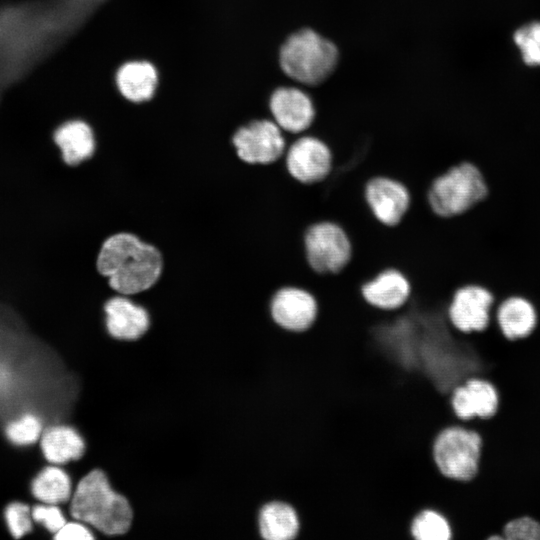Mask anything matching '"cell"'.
I'll list each match as a JSON object with an SVG mask.
<instances>
[{
    "label": "cell",
    "instance_id": "obj_1",
    "mask_svg": "<svg viewBox=\"0 0 540 540\" xmlns=\"http://www.w3.org/2000/svg\"><path fill=\"white\" fill-rule=\"evenodd\" d=\"M164 258L160 249L129 231L108 236L101 244L96 269L116 294L135 296L160 279Z\"/></svg>",
    "mask_w": 540,
    "mask_h": 540
},
{
    "label": "cell",
    "instance_id": "obj_2",
    "mask_svg": "<svg viewBox=\"0 0 540 540\" xmlns=\"http://www.w3.org/2000/svg\"><path fill=\"white\" fill-rule=\"evenodd\" d=\"M71 519L106 537L124 536L133 522L129 499L115 489L107 473L94 468L77 480L69 501Z\"/></svg>",
    "mask_w": 540,
    "mask_h": 540
},
{
    "label": "cell",
    "instance_id": "obj_3",
    "mask_svg": "<svg viewBox=\"0 0 540 540\" xmlns=\"http://www.w3.org/2000/svg\"><path fill=\"white\" fill-rule=\"evenodd\" d=\"M339 53L335 44L310 28L291 34L279 50V65L297 83L316 86L335 70Z\"/></svg>",
    "mask_w": 540,
    "mask_h": 540
},
{
    "label": "cell",
    "instance_id": "obj_4",
    "mask_svg": "<svg viewBox=\"0 0 540 540\" xmlns=\"http://www.w3.org/2000/svg\"><path fill=\"white\" fill-rule=\"evenodd\" d=\"M487 193L488 186L481 170L472 162L462 161L434 178L427 199L436 215L449 218L466 213Z\"/></svg>",
    "mask_w": 540,
    "mask_h": 540
},
{
    "label": "cell",
    "instance_id": "obj_5",
    "mask_svg": "<svg viewBox=\"0 0 540 540\" xmlns=\"http://www.w3.org/2000/svg\"><path fill=\"white\" fill-rule=\"evenodd\" d=\"M482 438L478 432L460 425L443 429L433 445L434 461L451 479L468 481L478 471Z\"/></svg>",
    "mask_w": 540,
    "mask_h": 540
},
{
    "label": "cell",
    "instance_id": "obj_6",
    "mask_svg": "<svg viewBox=\"0 0 540 540\" xmlns=\"http://www.w3.org/2000/svg\"><path fill=\"white\" fill-rule=\"evenodd\" d=\"M304 248L310 267L317 273H338L348 264L352 244L345 229L330 220L318 221L304 234Z\"/></svg>",
    "mask_w": 540,
    "mask_h": 540
},
{
    "label": "cell",
    "instance_id": "obj_7",
    "mask_svg": "<svg viewBox=\"0 0 540 540\" xmlns=\"http://www.w3.org/2000/svg\"><path fill=\"white\" fill-rule=\"evenodd\" d=\"M238 158L252 165H267L283 158L287 139L270 117L254 118L236 128L231 137Z\"/></svg>",
    "mask_w": 540,
    "mask_h": 540
},
{
    "label": "cell",
    "instance_id": "obj_8",
    "mask_svg": "<svg viewBox=\"0 0 540 540\" xmlns=\"http://www.w3.org/2000/svg\"><path fill=\"white\" fill-rule=\"evenodd\" d=\"M287 148L283 160L289 174L303 184H315L325 180L333 167L332 151L321 138L304 133H285Z\"/></svg>",
    "mask_w": 540,
    "mask_h": 540
},
{
    "label": "cell",
    "instance_id": "obj_9",
    "mask_svg": "<svg viewBox=\"0 0 540 540\" xmlns=\"http://www.w3.org/2000/svg\"><path fill=\"white\" fill-rule=\"evenodd\" d=\"M495 298L483 285L469 283L457 288L448 306L451 324L463 333L485 330L494 314Z\"/></svg>",
    "mask_w": 540,
    "mask_h": 540
},
{
    "label": "cell",
    "instance_id": "obj_10",
    "mask_svg": "<svg viewBox=\"0 0 540 540\" xmlns=\"http://www.w3.org/2000/svg\"><path fill=\"white\" fill-rule=\"evenodd\" d=\"M268 109L270 118L284 133L293 136L306 133L317 116L309 95L293 86L275 89L269 98Z\"/></svg>",
    "mask_w": 540,
    "mask_h": 540
},
{
    "label": "cell",
    "instance_id": "obj_11",
    "mask_svg": "<svg viewBox=\"0 0 540 540\" xmlns=\"http://www.w3.org/2000/svg\"><path fill=\"white\" fill-rule=\"evenodd\" d=\"M270 313L274 322L283 329L302 332L315 322L318 304L308 290L299 286L285 285L273 294Z\"/></svg>",
    "mask_w": 540,
    "mask_h": 540
},
{
    "label": "cell",
    "instance_id": "obj_12",
    "mask_svg": "<svg viewBox=\"0 0 540 540\" xmlns=\"http://www.w3.org/2000/svg\"><path fill=\"white\" fill-rule=\"evenodd\" d=\"M107 333L119 341H136L150 328L151 317L147 308L131 296L114 294L103 305Z\"/></svg>",
    "mask_w": 540,
    "mask_h": 540
},
{
    "label": "cell",
    "instance_id": "obj_13",
    "mask_svg": "<svg viewBox=\"0 0 540 540\" xmlns=\"http://www.w3.org/2000/svg\"><path fill=\"white\" fill-rule=\"evenodd\" d=\"M366 202L374 217L386 226L400 223L411 203L408 188L387 176L371 178L364 190Z\"/></svg>",
    "mask_w": 540,
    "mask_h": 540
},
{
    "label": "cell",
    "instance_id": "obj_14",
    "mask_svg": "<svg viewBox=\"0 0 540 540\" xmlns=\"http://www.w3.org/2000/svg\"><path fill=\"white\" fill-rule=\"evenodd\" d=\"M114 82L122 98L141 104L155 96L159 86V71L156 65L147 59H130L117 67Z\"/></svg>",
    "mask_w": 540,
    "mask_h": 540
},
{
    "label": "cell",
    "instance_id": "obj_15",
    "mask_svg": "<svg viewBox=\"0 0 540 540\" xmlns=\"http://www.w3.org/2000/svg\"><path fill=\"white\" fill-rule=\"evenodd\" d=\"M53 142L62 162L76 167L91 159L97 140L92 125L83 119H71L60 124L53 133Z\"/></svg>",
    "mask_w": 540,
    "mask_h": 540
},
{
    "label": "cell",
    "instance_id": "obj_16",
    "mask_svg": "<svg viewBox=\"0 0 540 540\" xmlns=\"http://www.w3.org/2000/svg\"><path fill=\"white\" fill-rule=\"evenodd\" d=\"M499 396L495 386L482 378H470L452 393V406L458 418L492 417L498 408Z\"/></svg>",
    "mask_w": 540,
    "mask_h": 540
},
{
    "label": "cell",
    "instance_id": "obj_17",
    "mask_svg": "<svg viewBox=\"0 0 540 540\" xmlns=\"http://www.w3.org/2000/svg\"><path fill=\"white\" fill-rule=\"evenodd\" d=\"M361 292L371 306L382 310H396L408 301L411 284L400 270L391 267L365 282Z\"/></svg>",
    "mask_w": 540,
    "mask_h": 540
},
{
    "label": "cell",
    "instance_id": "obj_18",
    "mask_svg": "<svg viewBox=\"0 0 540 540\" xmlns=\"http://www.w3.org/2000/svg\"><path fill=\"white\" fill-rule=\"evenodd\" d=\"M39 443L45 460L60 466L81 460L87 449L83 434L76 427L63 423L44 429Z\"/></svg>",
    "mask_w": 540,
    "mask_h": 540
},
{
    "label": "cell",
    "instance_id": "obj_19",
    "mask_svg": "<svg viewBox=\"0 0 540 540\" xmlns=\"http://www.w3.org/2000/svg\"><path fill=\"white\" fill-rule=\"evenodd\" d=\"M494 313L502 334L509 340L529 336L537 324V312L533 303L520 295L502 300Z\"/></svg>",
    "mask_w": 540,
    "mask_h": 540
},
{
    "label": "cell",
    "instance_id": "obj_20",
    "mask_svg": "<svg viewBox=\"0 0 540 540\" xmlns=\"http://www.w3.org/2000/svg\"><path fill=\"white\" fill-rule=\"evenodd\" d=\"M258 526L263 540H293L300 523L296 510L290 504L275 500L260 508Z\"/></svg>",
    "mask_w": 540,
    "mask_h": 540
},
{
    "label": "cell",
    "instance_id": "obj_21",
    "mask_svg": "<svg viewBox=\"0 0 540 540\" xmlns=\"http://www.w3.org/2000/svg\"><path fill=\"white\" fill-rule=\"evenodd\" d=\"M31 494L41 503L65 504L71 499L74 484L71 475L60 465L50 464L33 478Z\"/></svg>",
    "mask_w": 540,
    "mask_h": 540
},
{
    "label": "cell",
    "instance_id": "obj_22",
    "mask_svg": "<svg viewBox=\"0 0 540 540\" xmlns=\"http://www.w3.org/2000/svg\"><path fill=\"white\" fill-rule=\"evenodd\" d=\"M411 533L415 540H451L448 520L439 512L425 509L412 521Z\"/></svg>",
    "mask_w": 540,
    "mask_h": 540
},
{
    "label": "cell",
    "instance_id": "obj_23",
    "mask_svg": "<svg viewBox=\"0 0 540 540\" xmlns=\"http://www.w3.org/2000/svg\"><path fill=\"white\" fill-rule=\"evenodd\" d=\"M44 432L42 419L35 413L26 412L5 426V436L16 446H30L38 442Z\"/></svg>",
    "mask_w": 540,
    "mask_h": 540
},
{
    "label": "cell",
    "instance_id": "obj_24",
    "mask_svg": "<svg viewBox=\"0 0 540 540\" xmlns=\"http://www.w3.org/2000/svg\"><path fill=\"white\" fill-rule=\"evenodd\" d=\"M513 41L526 65L540 67V21L520 26L513 34Z\"/></svg>",
    "mask_w": 540,
    "mask_h": 540
},
{
    "label": "cell",
    "instance_id": "obj_25",
    "mask_svg": "<svg viewBox=\"0 0 540 540\" xmlns=\"http://www.w3.org/2000/svg\"><path fill=\"white\" fill-rule=\"evenodd\" d=\"M4 519L10 534L14 538H22L33 529V519L29 505L14 501L9 503L4 510Z\"/></svg>",
    "mask_w": 540,
    "mask_h": 540
},
{
    "label": "cell",
    "instance_id": "obj_26",
    "mask_svg": "<svg viewBox=\"0 0 540 540\" xmlns=\"http://www.w3.org/2000/svg\"><path fill=\"white\" fill-rule=\"evenodd\" d=\"M504 540H540V522L523 515L509 520L502 531Z\"/></svg>",
    "mask_w": 540,
    "mask_h": 540
},
{
    "label": "cell",
    "instance_id": "obj_27",
    "mask_svg": "<svg viewBox=\"0 0 540 540\" xmlns=\"http://www.w3.org/2000/svg\"><path fill=\"white\" fill-rule=\"evenodd\" d=\"M32 519L54 535L68 521L58 504L39 503L31 508Z\"/></svg>",
    "mask_w": 540,
    "mask_h": 540
},
{
    "label": "cell",
    "instance_id": "obj_28",
    "mask_svg": "<svg viewBox=\"0 0 540 540\" xmlns=\"http://www.w3.org/2000/svg\"><path fill=\"white\" fill-rule=\"evenodd\" d=\"M52 537L55 540H94L97 538L90 526L76 519L67 521Z\"/></svg>",
    "mask_w": 540,
    "mask_h": 540
}]
</instances>
